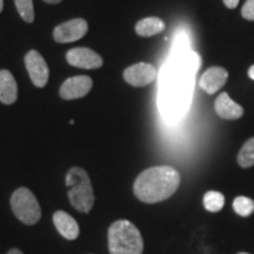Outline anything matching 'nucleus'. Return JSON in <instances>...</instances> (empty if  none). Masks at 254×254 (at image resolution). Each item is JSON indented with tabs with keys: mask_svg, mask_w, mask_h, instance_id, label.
<instances>
[{
	"mask_svg": "<svg viewBox=\"0 0 254 254\" xmlns=\"http://www.w3.org/2000/svg\"><path fill=\"white\" fill-rule=\"evenodd\" d=\"M183 41V40H182ZM179 41L176 63L163 75L160 87L161 112L167 119L177 120L189 109L193 88V75L199 68V57Z\"/></svg>",
	"mask_w": 254,
	"mask_h": 254,
	"instance_id": "f257e3e1",
	"label": "nucleus"
},
{
	"mask_svg": "<svg viewBox=\"0 0 254 254\" xmlns=\"http://www.w3.org/2000/svg\"><path fill=\"white\" fill-rule=\"evenodd\" d=\"M180 185V174L171 166H154L136 177L134 195L146 204H155L172 196Z\"/></svg>",
	"mask_w": 254,
	"mask_h": 254,
	"instance_id": "f03ea898",
	"label": "nucleus"
},
{
	"mask_svg": "<svg viewBox=\"0 0 254 254\" xmlns=\"http://www.w3.org/2000/svg\"><path fill=\"white\" fill-rule=\"evenodd\" d=\"M109 251L110 254H142L140 231L126 219L113 222L109 228Z\"/></svg>",
	"mask_w": 254,
	"mask_h": 254,
	"instance_id": "7ed1b4c3",
	"label": "nucleus"
},
{
	"mask_svg": "<svg viewBox=\"0 0 254 254\" xmlns=\"http://www.w3.org/2000/svg\"><path fill=\"white\" fill-rule=\"evenodd\" d=\"M66 186L69 202L77 211L88 213L93 207L94 194L86 171L73 167L66 174Z\"/></svg>",
	"mask_w": 254,
	"mask_h": 254,
	"instance_id": "20e7f679",
	"label": "nucleus"
},
{
	"mask_svg": "<svg viewBox=\"0 0 254 254\" xmlns=\"http://www.w3.org/2000/svg\"><path fill=\"white\" fill-rule=\"evenodd\" d=\"M11 208L25 225H34L40 220L41 209L36 196L27 187H20L11 196Z\"/></svg>",
	"mask_w": 254,
	"mask_h": 254,
	"instance_id": "39448f33",
	"label": "nucleus"
},
{
	"mask_svg": "<svg viewBox=\"0 0 254 254\" xmlns=\"http://www.w3.org/2000/svg\"><path fill=\"white\" fill-rule=\"evenodd\" d=\"M25 65L32 82L37 87H45L49 81L50 69L43 56L34 50L30 51L25 56Z\"/></svg>",
	"mask_w": 254,
	"mask_h": 254,
	"instance_id": "423d86ee",
	"label": "nucleus"
},
{
	"mask_svg": "<svg viewBox=\"0 0 254 254\" xmlns=\"http://www.w3.org/2000/svg\"><path fill=\"white\" fill-rule=\"evenodd\" d=\"M124 79L134 87L147 86L157 79V69L148 63H138L124 71Z\"/></svg>",
	"mask_w": 254,
	"mask_h": 254,
	"instance_id": "0eeeda50",
	"label": "nucleus"
},
{
	"mask_svg": "<svg viewBox=\"0 0 254 254\" xmlns=\"http://www.w3.org/2000/svg\"><path fill=\"white\" fill-rule=\"evenodd\" d=\"M88 31V24L84 19H73L58 25L53 32V37L57 43H72L81 39Z\"/></svg>",
	"mask_w": 254,
	"mask_h": 254,
	"instance_id": "6e6552de",
	"label": "nucleus"
},
{
	"mask_svg": "<svg viewBox=\"0 0 254 254\" xmlns=\"http://www.w3.org/2000/svg\"><path fill=\"white\" fill-rule=\"evenodd\" d=\"M66 59L69 65L79 68L93 69L103 66V58L93 50L87 49V47H77V49L69 50L66 55Z\"/></svg>",
	"mask_w": 254,
	"mask_h": 254,
	"instance_id": "1a4fd4ad",
	"label": "nucleus"
},
{
	"mask_svg": "<svg viewBox=\"0 0 254 254\" xmlns=\"http://www.w3.org/2000/svg\"><path fill=\"white\" fill-rule=\"evenodd\" d=\"M93 86V81L87 75H77L63 82L59 94L63 99L73 100L85 97Z\"/></svg>",
	"mask_w": 254,
	"mask_h": 254,
	"instance_id": "9d476101",
	"label": "nucleus"
},
{
	"mask_svg": "<svg viewBox=\"0 0 254 254\" xmlns=\"http://www.w3.org/2000/svg\"><path fill=\"white\" fill-rule=\"evenodd\" d=\"M228 72L222 67H211L201 75L199 80V86L207 94H214L226 84Z\"/></svg>",
	"mask_w": 254,
	"mask_h": 254,
	"instance_id": "9b49d317",
	"label": "nucleus"
},
{
	"mask_svg": "<svg viewBox=\"0 0 254 254\" xmlns=\"http://www.w3.org/2000/svg\"><path fill=\"white\" fill-rule=\"evenodd\" d=\"M214 110L220 118L226 120H236L244 116L243 107L234 100H232L226 92L219 94L214 103Z\"/></svg>",
	"mask_w": 254,
	"mask_h": 254,
	"instance_id": "f8f14e48",
	"label": "nucleus"
},
{
	"mask_svg": "<svg viewBox=\"0 0 254 254\" xmlns=\"http://www.w3.org/2000/svg\"><path fill=\"white\" fill-rule=\"evenodd\" d=\"M53 222H55L57 230L65 239L74 240L79 236V225L71 215L64 211H57L53 214Z\"/></svg>",
	"mask_w": 254,
	"mask_h": 254,
	"instance_id": "ddd939ff",
	"label": "nucleus"
},
{
	"mask_svg": "<svg viewBox=\"0 0 254 254\" xmlns=\"http://www.w3.org/2000/svg\"><path fill=\"white\" fill-rule=\"evenodd\" d=\"M18 98V85L11 72L7 69L0 71V103L12 105Z\"/></svg>",
	"mask_w": 254,
	"mask_h": 254,
	"instance_id": "4468645a",
	"label": "nucleus"
},
{
	"mask_svg": "<svg viewBox=\"0 0 254 254\" xmlns=\"http://www.w3.org/2000/svg\"><path fill=\"white\" fill-rule=\"evenodd\" d=\"M165 23L160 18L148 17L141 19L135 25V32L140 37H152L165 30Z\"/></svg>",
	"mask_w": 254,
	"mask_h": 254,
	"instance_id": "2eb2a0df",
	"label": "nucleus"
},
{
	"mask_svg": "<svg viewBox=\"0 0 254 254\" xmlns=\"http://www.w3.org/2000/svg\"><path fill=\"white\" fill-rule=\"evenodd\" d=\"M238 163L241 167L249 168L254 165V136L244 144L238 153Z\"/></svg>",
	"mask_w": 254,
	"mask_h": 254,
	"instance_id": "dca6fc26",
	"label": "nucleus"
},
{
	"mask_svg": "<svg viewBox=\"0 0 254 254\" xmlns=\"http://www.w3.org/2000/svg\"><path fill=\"white\" fill-rule=\"evenodd\" d=\"M225 205V196L217 190H208L204 195V206L209 212H219Z\"/></svg>",
	"mask_w": 254,
	"mask_h": 254,
	"instance_id": "f3484780",
	"label": "nucleus"
},
{
	"mask_svg": "<svg viewBox=\"0 0 254 254\" xmlns=\"http://www.w3.org/2000/svg\"><path fill=\"white\" fill-rule=\"evenodd\" d=\"M233 208L240 217H250L254 212V201L247 196H237L233 201Z\"/></svg>",
	"mask_w": 254,
	"mask_h": 254,
	"instance_id": "a211bd4d",
	"label": "nucleus"
},
{
	"mask_svg": "<svg viewBox=\"0 0 254 254\" xmlns=\"http://www.w3.org/2000/svg\"><path fill=\"white\" fill-rule=\"evenodd\" d=\"M18 13L26 23H32L34 20V7L32 0H14Z\"/></svg>",
	"mask_w": 254,
	"mask_h": 254,
	"instance_id": "6ab92c4d",
	"label": "nucleus"
},
{
	"mask_svg": "<svg viewBox=\"0 0 254 254\" xmlns=\"http://www.w3.org/2000/svg\"><path fill=\"white\" fill-rule=\"evenodd\" d=\"M241 14L247 20H254V0H247L241 9Z\"/></svg>",
	"mask_w": 254,
	"mask_h": 254,
	"instance_id": "aec40b11",
	"label": "nucleus"
},
{
	"mask_svg": "<svg viewBox=\"0 0 254 254\" xmlns=\"http://www.w3.org/2000/svg\"><path fill=\"white\" fill-rule=\"evenodd\" d=\"M240 0H224V4L227 6L228 8H236Z\"/></svg>",
	"mask_w": 254,
	"mask_h": 254,
	"instance_id": "412c9836",
	"label": "nucleus"
},
{
	"mask_svg": "<svg viewBox=\"0 0 254 254\" xmlns=\"http://www.w3.org/2000/svg\"><path fill=\"white\" fill-rule=\"evenodd\" d=\"M249 77L254 80V65H252L249 69Z\"/></svg>",
	"mask_w": 254,
	"mask_h": 254,
	"instance_id": "4be33fe9",
	"label": "nucleus"
},
{
	"mask_svg": "<svg viewBox=\"0 0 254 254\" xmlns=\"http://www.w3.org/2000/svg\"><path fill=\"white\" fill-rule=\"evenodd\" d=\"M7 254H23V252L18 249H12L11 251H8Z\"/></svg>",
	"mask_w": 254,
	"mask_h": 254,
	"instance_id": "5701e85b",
	"label": "nucleus"
},
{
	"mask_svg": "<svg viewBox=\"0 0 254 254\" xmlns=\"http://www.w3.org/2000/svg\"><path fill=\"white\" fill-rule=\"evenodd\" d=\"M44 1L47 2V4H59L62 0H44Z\"/></svg>",
	"mask_w": 254,
	"mask_h": 254,
	"instance_id": "b1692460",
	"label": "nucleus"
},
{
	"mask_svg": "<svg viewBox=\"0 0 254 254\" xmlns=\"http://www.w3.org/2000/svg\"><path fill=\"white\" fill-rule=\"evenodd\" d=\"M2 8H4V0H0V12L2 11Z\"/></svg>",
	"mask_w": 254,
	"mask_h": 254,
	"instance_id": "393cba45",
	"label": "nucleus"
},
{
	"mask_svg": "<svg viewBox=\"0 0 254 254\" xmlns=\"http://www.w3.org/2000/svg\"><path fill=\"white\" fill-rule=\"evenodd\" d=\"M238 254H250V253H245V252H241V253H238Z\"/></svg>",
	"mask_w": 254,
	"mask_h": 254,
	"instance_id": "a878e982",
	"label": "nucleus"
}]
</instances>
